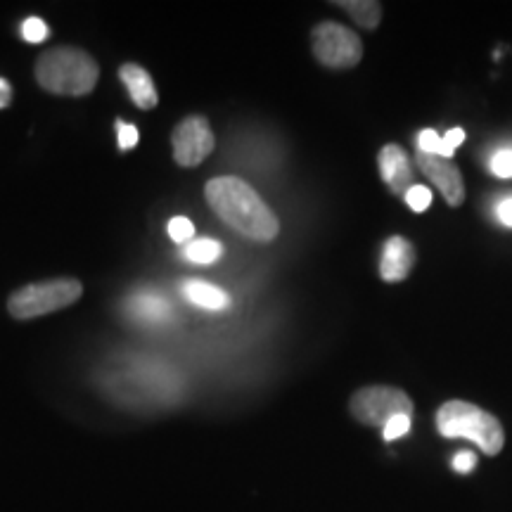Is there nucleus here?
<instances>
[{"instance_id":"obj_5","label":"nucleus","mask_w":512,"mask_h":512,"mask_svg":"<svg viewBox=\"0 0 512 512\" xmlns=\"http://www.w3.org/2000/svg\"><path fill=\"white\" fill-rule=\"evenodd\" d=\"M349 411L361 425L368 427H384L396 415H413V401L403 389L384 387H363L351 396Z\"/></svg>"},{"instance_id":"obj_8","label":"nucleus","mask_w":512,"mask_h":512,"mask_svg":"<svg viewBox=\"0 0 512 512\" xmlns=\"http://www.w3.org/2000/svg\"><path fill=\"white\" fill-rule=\"evenodd\" d=\"M415 162H418V169L422 174L430 178V181L441 190V195H444L448 207L453 209L463 207L465 183L456 162L437 157V155H427V152H420V150L415 152Z\"/></svg>"},{"instance_id":"obj_9","label":"nucleus","mask_w":512,"mask_h":512,"mask_svg":"<svg viewBox=\"0 0 512 512\" xmlns=\"http://www.w3.org/2000/svg\"><path fill=\"white\" fill-rule=\"evenodd\" d=\"M377 166H380L384 183L389 185V190H392L394 195L406 197V192L415 185L411 159H408L406 150L396 143H389L382 147L380 155H377Z\"/></svg>"},{"instance_id":"obj_25","label":"nucleus","mask_w":512,"mask_h":512,"mask_svg":"<svg viewBox=\"0 0 512 512\" xmlns=\"http://www.w3.org/2000/svg\"><path fill=\"white\" fill-rule=\"evenodd\" d=\"M498 219H501L505 226H512V197L498 204Z\"/></svg>"},{"instance_id":"obj_4","label":"nucleus","mask_w":512,"mask_h":512,"mask_svg":"<svg viewBox=\"0 0 512 512\" xmlns=\"http://www.w3.org/2000/svg\"><path fill=\"white\" fill-rule=\"evenodd\" d=\"M83 294V285L74 278H57L46 283H31L10 294L8 311L17 320L48 316L76 304Z\"/></svg>"},{"instance_id":"obj_18","label":"nucleus","mask_w":512,"mask_h":512,"mask_svg":"<svg viewBox=\"0 0 512 512\" xmlns=\"http://www.w3.org/2000/svg\"><path fill=\"white\" fill-rule=\"evenodd\" d=\"M403 200L408 202V207H411L413 211L422 214V211L430 209L432 192H430V188H425V185H413V188L406 192V197H403Z\"/></svg>"},{"instance_id":"obj_21","label":"nucleus","mask_w":512,"mask_h":512,"mask_svg":"<svg viewBox=\"0 0 512 512\" xmlns=\"http://www.w3.org/2000/svg\"><path fill=\"white\" fill-rule=\"evenodd\" d=\"M138 128L126 124V121H117V140H119V150L128 152L138 145Z\"/></svg>"},{"instance_id":"obj_22","label":"nucleus","mask_w":512,"mask_h":512,"mask_svg":"<svg viewBox=\"0 0 512 512\" xmlns=\"http://www.w3.org/2000/svg\"><path fill=\"white\" fill-rule=\"evenodd\" d=\"M491 171L498 178H512V150H501L491 159Z\"/></svg>"},{"instance_id":"obj_20","label":"nucleus","mask_w":512,"mask_h":512,"mask_svg":"<svg viewBox=\"0 0 512 512\" xmlns=\"http://www.w3.org/2000/svg\"><path fill=\"white\" fill-rule=\"evenodd\" d=\"M463 140H465V131H463V128H451V131H448L446 136L441 138L439 150H437V157L451 159L453 155H456L458 147L463 145Z\"/></svg>"},{"instance_id":"obj_17","label":"nucleus","mask_w":512,"mask_h":512,"mask_svg":"<svg viewBox=\"0 0 512 512\" xmlns=\"http://www.w3.org/2000/svg\"><path fill=\"white\" fill-rule=\"evenodd\" d=\"M48 34H50L48 24L38 17H29L27 22L22 24V38L27 43H43L48 38Z\"/></svg>"},{"instance_id":"obj_14","label":"nucleus","mask_w":512,"mask_h":512,"mask_svg":"<svg viewBox=\"0 0 512 512\" xmlns=\"http://www.w3.org/2000/svg\"><path fill=\"white\" fill-rule=\"evenodd\" d=\"M335 5L347 12L358 27L368 31L377 29V24L382 22V5L375 3V0H339Z\"/></svg>"},{"instance_id":"obj_23","label":"nucleus","mask_w":512,"mask_h":512,"mask_svg":"<svg viewBox=\"0 0 512 512\" xmlns=\"http://www.w3.org/2000/svg\"><path fill=\"white\" fill-rule=\"evenodd\" d=\"M439 143H441V138L437 136V131H434V128H425V131L418 136V150L427 152V155H437Z\"/></svg>"},{"instance_id":"obj_10","label":"nucleus","mask_w":512,"mask_h":512,"mask_svg":"<svg viewBox=\"0 0 512 512\" xmlns=\"http://www.w3.org/2000/svg\"><path fill=\"white\" fill-rule=\"evenodd\" d=\"M415 261H418V254H415V247L401 235H392L387 242H384L382 249V261H380V275L387 283H401L411 275Z\"/></svg>"},{"instance_id":"obj_7","label":"nucleus","mask_w":512,"mask_h":512,"mask_svg":"<svg viewBox=\"0 0 512 512\" xmlns=\"http://www.w3.org/2000/svg\"><path fill=\"white\" fill-rule=\"evenodd\" d=\"M171 147L178 166H200L216 147L214 131L204 117H185L171 133Z\"/></svg>"},{"instance_id":"obj_6","label":"nucleus","mask_w":512,"mask_h":512,"mask_svg":"<svg viewBox=\"0 0 512 512\" xmlns=\"http://www.w3.org/2000/svg\"><path fill=\"white\" fill-rule=\"evenodd\" d=\"M311 48L316 60L330 69H351L363 60V43L344 24L323 22L311 31Z\"/></svg>"},{"instance_id":"obj_13","label":"nucleus","mask_w":512,"mask_h":512,"mask_svg":"<svg viewBox=\"0 0 512 512\" xmlns=\"http://www.w3.org/2000/svg\"><path fill=\"white\" fill-rule=\"evenodd\" d=\"M183 294L188 302L207 311H226L230 306V297L216 285L202 283V280H190L183 285Z\"/></svg>"},{"instance_id":"obj_2","label":"nucleus","mask_w":512,"mask_h":512,"mask_svg":"<svg viewBox=\"0 0 512 512\" xmlns=\"http://www.w3.org/2000/svg\"><path fill=\"white\" fill-rule=\"evenodd\" d=\"M100 79V67L86 50L81 48H53L43 53L36 62V81L43 91L55 95H81L93 93Z\"/></svg>"},{"instance_id":"obj_3","label":"nucleus","mask_w":512,"mask_h":512,"mask_svg":"<svg viewBox=\"0 0 512 512\" xmlns=\"http://www.w3.org/2000/svg\"><path fill=\"white\" fill-rule=\"evenodd\" d=\"M437 427L448 439L465 437L482 448L486 456H498L505 446V432L496 415L467 401H446L437 411Z\"/></svg>"},{"instance_id":"obj_26","label":"nucleus","mask_w":512,"mask_h":512,"mask_svg":"<svg viewBox=\"0 0 512 512\" xmlns=\"http://www.w3.org/2000/svg\"><path fill=\"white\" fill-rule=\"evenodd\" d=\"M10 100H12V88H10V83L5 81V79H0V110H3V107H8Z\"/></svg>"},{"instance_id":"obj_11","label":"nucleus","mask_w":512,"mask_h":512,"mask_svg":"<svg viewBox=\"0 0 512 512\" xmlns=\"http://www.w3.org/2000/svg\"><path fill=\"white\" fill-rule=\"evenodd\" d=\"M119 79L124 83L128 95H131V100L136 102L140 110H155L159 102L155 81H152V76L147 74L140 64H133V62L121 64Z\"/></svg>"},{"instance_id":"obj_16","label":"nucleus","mask_w":512,"mask_h":512,"mask_svg":"<svg viewBox=\"0 0 512 512\" xmlns=\"http://www.w3.org/2000/svg\"><path fill=\"white\" fill-rule=\"evenodd\" d=\"M169 238L176 242V245H188L195 238V226H192L190 219H185V216H176V219L169 221Z\"/></svg>"},{"instance_id":"obj_24","label":"nucleus","mask_w":512,"mask_h":512,"mask_svg":"<svg viewBox=\"0 0 512 512\" xmlns=\"http://www.w3.org/2000/svg\"><path fill=\"white\" fill-rule=\"evenodd\" d=\"M477 467V456L472 451H460L456 458H453V470L460 472V475H467Z\"/></svg>"},{"instance_id":"obj_15","label":"nucleus","mask_w":512,"mask_h":512,"mask_svg":"<svg viewBox=\"0 0 512 512\" xmlns=\"http://www.w3.org/2000/svg\"><path fill=\"white\" fill-rule=\"evenodd\" d=\"M223 254V245L216 240H192L188 245L183 247V256L192 264H214V261H219Z\"/></svg>"},{"instance_id":"obj_19","label":"nucleus","mask_w":512,"mask_h":512,"mask_svg":"<svg viewBox=\"0 0 512 512\" xmlns=\"http://www.w3.org/2000/svg\"><path fill=\"white\" fill-rule=\"evenodd\" d=\"M408 432H411V418H408V415H396V418H392L382 427L384 441H396L406 437Z\"/></svg>"},{"instance_id":"obj_1","label":"nucleus","mask_w":512,"mask_h":512,"mask_svg":"<svg viewBox=\"0 0 512 512\" xmlns=\"http://www.w3.org/2000/svg\"><path fill=\"white\" fill-rule=\"evenodd\" d=\"M204 197L219 219L256 242H271L278 238L280 221L273 209L261 200L259 192L242 178L216 176L204 185Z\"/></svg>"},{"instance_id":"obj_12","label":"nucleus","mask_w":512,"mask_h":512,"mask_svg":"<svg viewBox=\"0 0 512 512\" xmlns=\"http://www.w3.org/2000/svg\"><path fill=\"white\" fill-rule=\"evenodd\" d=\"M126 311L128 316L136 320V323L159 325L169 318L171 304L166 302L162 294L145 290V292H136L133 297H128Z\"/></svg>"}]
</instances>
